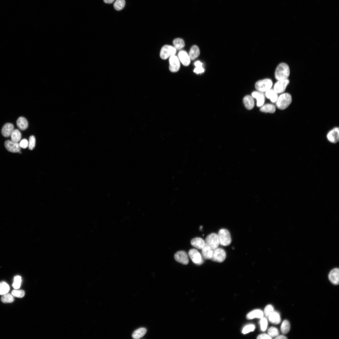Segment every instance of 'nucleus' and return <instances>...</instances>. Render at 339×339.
Masks as SVG:
<instances>
[{
  "label": "nucleus",
  "mask_w": 339,
  "mask_h": 339,
  "mask_svg": "<svg viewBox=\"0 0 339 339\" xmlns=\"http://www.w3.org/2000/svg\"><path fill=\"white\" fill-rule=\"evenodd\" d=\"M169 69L172 72H176L179 69L180 66L179 59L177 57L174 55L169 59Z\"/></svg>",
  "instance_id": "12"
},
{
  "label": "nucleus",
  "mask_w": 339,
  "mask_h": 339,
  "mask_svg": "<svg viewBox=\"0 0 339 339\" xmlns=\"http://www.w3.org/2000/svg\"><path fill=\"white\" fill-rule=\"evenodd\" d=\"M28 142L29 149L30 150L33 149L35 145V139L34 136L32 135L29 137Z\"/></svg>",
  "instance_id": "38"
},
{
  "label": "nucleus",
  "mask_w": 339,
  "mask_h": 339,
  "mask_svg": "<svg viewBox=\"0 0 339 339\" xmlns=\"http://www.w3.org/2000/svg\"><path fill=\"white\" fill-rule=\"evenodd\" d=\"M290 70L289 65L286 63L282 62L277 67L275 72V77L277 80L288 79Z\"/></svg>",
  "instance_id": "1"
},
{
  "label": "nucleus",
  "mask_w": 339,
  "mask_h": 339,
  "mask_svg": "<svg viewBox=\"0 0 339 339\" xmlns=\"http://www.w3.org/2000/svg\"><path fill=\"white\" fill-rule=\"evenodd\" d=\"M205 242L213 250L217 248L219 244L218 234L215 233L209 234L206 237Z\"/></svg>",
  "instance_id": "7"
},
{
  "label": "nucleus",
  "mask_w": 339,
  "mask_h": 339,
  "mask_svg": "<svg viewBox=\"0 0 339 339\" xmlns=\"http://www.w3.org/2000/svg\"><path fill=\"white\" fill-rule=\"evenodd\" d=\"M263 312L262 310L256 309L249 313L246 315V318L248 319H252L255 318H261L263 317Z\"/></svg>",
  "instance_id": "19"
},
{
  "label": "nucleus",
  "mask_w": 339,
  "mask_h": 339,
  "mask_svg": "<svg viewBox=\"0 0 339 339\" xmlns=\"http://www.w3.org/2000/svg\"><path fill=\"white\" fill-rule=\"evenodd\" d=\"M260 321L261 329L262 331H265L267 328V319L264 317L261 318Z\"/></svg>",
  "instance_id": "41"
},
{
  "label": "nucleus",
  "mask_w": 339,
  "mask_h": 339,
  "mask_svg": "<svg viewBox=\"0 0 339 339\" xmlns=\"http://www.w3.org/2000/svg\"><path fill=\"white\" fill-rule=\"evenodd\" d=\"M10 290L8 284L5 282H0V295H3L8 293Z\"/></svg>",
  "instance_id": "31"
},
{
  "label": "nucleus",
  "mask_w": 339,
  "mask_h": 339,
  "mask_svg": "<svg viewBox=\"0 0 339 339\" xmlns=\"http://www.w3.org/2000/svg\"><path fill=\"white\" fill-rule=\"evenodd\" d=\"M16 124L17 126L21 130H24L27 128L28 124L27 120L24 117H19L17 120Z\"/></svg>",
  "instance_id": "26"
},
{
  "label": "nucleus",
  "mask_w": 339,
  "mask_h": 339,
  "mask_svg": "<svg viewBox=\"0 0 339 339\" xmlns=\"http://www.w3.org/2000/svg\"><path fill=\"white\" fill-rule=\"evenodd\" d=\"M265 95L266 97L269 99L273 103L276 102L278 96V94L271 89L265 92Z\"/></svg>",
  "instance_id": "22"
},
{
  "label": "nucleus",
  "mask_w": 339,
  "mask_h": 339,
  "mask_svg": "<svg viewBox=\"0 0 339 339\" xmlns=\"http://www.w3.org/2000/svg\"><path fill=\"white\" fill-rule=\"evenodd\" d=\"M339 270L338 268L332 269L329 272L328 278L333 284L337 285L339 283Z\"/></svg>",
  "instance_id": "14"
},
{
  "label": "nucleus",
  "mask_w": 339,
  "mask_h": 339,
  "mask_svg": "<svg viewBox=\"0 0 339 339\" xmlns=\"http://www.w3.org/2000/svg\"><path fill=\"white\" fill-rule=\"evenodd\" d=\"M274 311V308L272 306L271 304H268L266 306L265 308L264 314L266 316L268 317Z\"/></svg>",
  "instance_id": "39"
},
{
  "label": "nucleus",
  "mask_w": 339,
  "mask_h": 339,
  "mask_svg": "<svg viewBox=\"0 0 339 339\" xmlns=\"http://www.w3.org/2000/svg\"><path fill=\"white\" fill-rule=\"evenodd\" d=\"M19 144L21 148H26L28 146L29 142L27 139H24L21 141Z\"/></svg>",
  "instance_id": "42"
},
{
  "label": "nucleus",
  "mask_w": 339,
  "mask_h": 339,
  "mask_svg": "<svg viewBox=\"0 0 339 339\" xmlns=\"http://www.w3.org/2000/svg\"><path fill=\"white\" fill-rule=\"evenodd\" d=\"M326 138L328 141L332 143H336L339 141V128L336 126L327 133Z\"/></svg>",
  "instance_id": "9"
},
{
  "label": "nucleus",
  "mask_w": 339,
  "mask_h": 339,
  "mask_svg": "<svg viewBox=\"0 0 339 339\" xmlns=\"http://www.w3.org/2000/svg\"><path fill=\"white\" fill-rule=\"evenodd\" d=\"M194 65L196 67L194 70V72L197 74H198L204 72V69L202 67V64L200 61H196L195 62Z\"/></svg>",
  "instance_id": "34"
},
{
  "label": "nucleus",
  "mask_w": 339,
  "mask_h": 339,
  "mask_svg": "<svg viewBox=\"0 0 339 339\" xmlns=\"http://www.w3.org/2000/svg\"><path fill=\"white\" fill-rule=\"evenodd\" d=\"M11 294L13 297L19 298H22L25 294L24 290H13L11 292Z\"/></svg>",
  "instance_id": "37"
},
{
  "label": "nucleus",
  "mask_w": 339,
  "mask_h": 339,
  "mask_svg": "<svg viewBox=\"0 0 339 339\" xmlns=\"http://www.w3.org/2000/svg\"><path fill=\"white\" fill-rule=\"evenodd\" d=\"M272 337L271 336L268 335L266 334H262L259 335L257 337V339H270Z\"/></svg>",
  "instance_id": "43"
},
{
  "label": "nucleus",
  "mask_w": 339,
  "mask_h": 339,
  "mask_svg": "<svg viewBox=\"0 0 339 339\" xmlns=\"http://www.w3.org/2000/svg\"><path fill=\"white\" fill-rule=\"evenodd\" d=\"M125 5V0H116L114 4V7L116 10L120 11L124 8Z\"/></svg>",
  "instance_id": "33"
},
{
  "label": "nucleus",
  "mask_w": 339,
  "mask_h": 339,
  "mask_svg": "<svg viewBox=\"0 0 339 339\" xmlns=\"http://www.w3.org/2000/svg\"><path fill=\"white\" fill-rule=\"evenodd\" d=\"M200 51L198 47L196 45H194L191 47L189 53V56L191 60H193L197 57L199 55Z\"/></svg>",
  "instance_id": "25"
},
{
  "label": "nucleus",
  "mask_w": 339,
  "mask_h": 339,
  "mask_svg": "<svg viewBox=\"0 0 339 339\" xmlns=\"http://www.w3.org/2000/svg\"><path fill=\"white\" fill-rule=\"evenodd\" d=\"M261 107L260 110L262 112L273 113L276 110V107L273 104H266Z\"/></svg>",
  "instance_id": "21"
},
{
  "label": "nucleus",
  "mask_w": 339,
  "mask_h": 339,
  "mask_svg": "<svg viewBox=\"0 0 339 339\" xmlns=\"http://www.w3.org/2000/svg\"><path fill=\"white\" fill-rule=\"evenodd\" d=\"M289 83L288 79L277 80L274 84L273 89L278 94L284 93Z\"/></svg>",
  "instance_id": "8"
},
{
  "label": "nucleus",
  "mask_w": 339,
  "mask_h": 339,
  "mask_svg": "<svg viewBox=\"0 0 339 339\" xmlns=\"http://www.w3.org/2000/svg\"><path fill=\"white\" fill-rule=\"evenodd\" d=\"M273 85L272 80L269 78H265L257 81L255 83L256 89L258 91L265 92L271 89Z\"/></svg>",
  "instance_id": "4"
},
{
  "label": "nucleus",
  "mask_w": 339,
  "mask_h": 339,
  "mask_svg": "<svg viewBox=\"0 0 339 339\" xmlns=\"http://www.w3.org/2000/svg\"><path fill=\"white\" fill-rule=\"evenodd\" d=\"M10 136L12 141L18 143L21 139V135L20 132L18 130L14 129Z\"/></svg>",
  "instance_id": "28"
},
{
  "label": "nucleus",
  "mask_w": 339,
  "mask_h": 339,
  "mask_svg": "<svg viewBox=\"0 0 339 339\" xmlns=\"http://www.w3.org/2000/svg\"><path fill=\"white\" fill-rule=\"evenodd\" d=\"M14 130L13 125L10 123H7L3 127L1 133L4 137H8L10 136Z\"/></svg>",
  "instance_id": "17"
},
{
  "label": "nucleus",
  "mask_w": 339,
  "mask_h": 339,
  "mask_svg": "<svg viewBox=\"0 0 339 339\" xmlns=\"http://www.w3.org/2000/svg\"><path fill=\"white\" fill-rule=\"evenodd\" d=\"M252 96L256 98L257 100V106L260 107L263 105L265 101V97L263 93L259 91H255L251 94Z\"/></svg>",
  "instance_id": "15"
},
{
  "label": "nucleus",
  "mask_w": 339,
  "mask_h": 339,
  "mask_svg": "<svg viewBox=\"0 0 339 339\" xmlns=\"http://www.w3.org/2000/svg\"><path fill=\"white\" fill-rule=\"evenodd\" d=\"M268 333L271 337H276L279 335V332L277 328L274 327H271L268 330Z\"/></svg>",
  "instance_id": "36"
},
{
  "label": "nucleus",
  "mask_w": 339,
  "mask_h": 339,
  "mask_svg": "<svg viewBox=\"0 0 339 339\" xmlns=\"http://www.w3.org/2000/svg\"><path fill=\"white\" fill-rule=\"evenodd\" d=\"M243 102L245 106L248 110H251L254 106L255 103L253 97L250 95L244 97Z\"/></svg>",
  "instance_id": "18"
},
{
  "label": "nucleus",
  "mask_w": 339,
  "mask_h": 339,
  "mask_svg": "<svg viewBox=\"0 0 339 339\" xmlns=\"http://www.w3.org/2000/svg\"><path fill=\"white\" fill-rule=\"evenodd\" d=\"M275 338V339H287V338L285 336H284L282 335H280L277 336Z\"/></svg>",
  "instance_id": "44"
},
{
  "label": "nucleus",
  "mask_w": 339,
  "mask_h": 339,
  "mask_svg": "<svg viewBox=\"0 0 339 339\" xmlns=\"http://www.w3.org/2000/svg\"><path fill=\"white\" fill-rule=\"evenodd\" d=\"M290 326L289 322L287 320H284L282 322L281 326V330L283 334L287 333L290 330Z\"/></svg>",
  "instance_id": "30"
},
{
  "label": "nucleus",
  "mask_w": 339,
  "mask_h": 339,
  "mask_svg": "<svg viewBox=\"0 0 339 339\" xmlns=\"http://www.w3.org/2000/svg\"><path fill=\"white\" fill-rule=\"evenodd\" d=\"M292 98L291 94L288 93H283L278 96L276 102V106L281 110L287 108L291 104Z\"/></svg>",
  "instance_id": "2"
},
{
  "label": "nucleus",
  "mask_w": 339,
  "mask_h": 339,
  "mask_svg": "<svg viewBox=\"0 0 339 339\" xmlns=\"http://www.w3.org/2000/svg\"><path fill=\"white\" fill-rule=\"evenodd\" d=\"M226 257V253L222 248H217L213 250V254L211 259L219 262L223 261Z\"/></svg>",
  "instance_id": "6"
},
{
  "label": "nucleus",
  "mask_w": 339,
  "mask_h": 339,
  "mask_svg": "<svg viewBox=\"0 0 339 339\" xmlns=\"http://www.w3.org/2000/svg\"><path fill=\"white\" fill-rule=\"evenodd\" d=\"M1 300L4 303H11L14 301V298L12 294L7 293L3 295L1 298Z\"/></svg>",
  "instance_id": "32"
},
{
  "label": "nucleus",
  "mask_w": 339,
  "mask_h": 339,
  "mask_svg": "<svg viewBox=\"0 0 339 339\" xmlns=\"http://www.w3.org/2000/svg\"><path fill=\"white\" fill-rule=\"evenodd\" d=\"M269 320L271 323L277 324H279L281 320L279 313L275 311L272 312L268 317Z\"/></svg>",
  "instance_id": "24"
},
{
  "label": "nucleus",
  "mask_w": 339,
  "mask_h": 339,
  "mask_svg": "<svg viewBox=\"0 0 339 339\" xmlns=\"http://www.w3.org/2000/svg\"><path fill=\"white\" fill-rule=\"evenodd\" d=\"M176 50L174 47L165 45L161 48L160 56L163 59L165 60L175 55L176 53Z\"/></svg>",
  "instance_id": "5"
},
{
  "label": "nucleus",
  "mask_w": 339,
  "mask_h": 339,
  "mask_svg": "<svg viewBox=\"0 0 339 339\" xmlns=\"http://www.w3.org/2000/svg\"><path fill=\"white\" fill-rule=\"evenodd\" d=\"M147 332L146 329L143 327L140 328L135 330L132 333L133 338L139 339L143 337Z\"/></svg>",
  "instance_id": "27"
},
{
  "label": "nucleus",
  "mask_w": 339,
  "mask_h": 339,
  "mask_svg": "<svg viewBox=\"0 0 339 339\" xmlns=\"http://www.w3.org/2000/svg\"><path fill=\"white\" fill-rule=\"evenodd\" d=\"M188 255L194 263L200 265L203 263V260L201 255L196 249H191L189 251Z\"/></svg>",
  "instance_id": "10"
},
{
  "label": "nucleus",
  "mask_w": 339,
  "mask_h": 339,
  "mask_svg": "<svg viewBox=\"0 0 339 339\" xmlns=\"http://www.w3.org/2000/svg\"><path fill=\"white\" fill-rule=\"evenodd\" d=\"M255 329V326L253 325H249L245 326L242 330V333L244 334L253 331Z\"/></svg>",
  "instance_id": "40"
},
{
  "label": "nucleus",
  "mask_w": 339,
  "mask_h": 339,
  "mask_svg": "<svg viewBox=\"0 0 339 339\" xmlns=\"http://www.w3.org/2000/svg\"><path fill=\"white\" fill-rule=\"evenodd\" d=\"M175 260L177 262L184 265H187L189 260L187 253L184 251H179L174 255Z\"/></svg>",
  "instance_id": "13"
},
{
  "label": "nucleus",
  "mask_w": 339,
  "mask_h": 339,
  "mask_svg": "<svg viewBox=\"0 0 339 339\" xmlns=\"http://www.w3.org/2000/svg\"><path fill=\"white\" fill-rule=\"evenodd\" d=\"M202 252L203 256L205 259H211L213 254V250L209 246L205 244L202 249Z\"/></svg>",
  "instance_id": "23"
},
{
  "label": "nucleus",
  "mask_w": 339,
  "mask_h": 339,
  "mask_svg": "<svg viewBox=\"0 0 339 339\" xmlns=\"http://www.w3.org/2000/svg\"><path fill=\"white\" fill-rule=\"evenodd\" d=\"M4 146L7 150L11 152L19 153L20 151L21 148L19 146V143L13 142L11 140L6 141L4 143Z\"/></svg>",
  "instance_id": "11"
},
{
  "label": "nucleus",
  "mask_w": 339,
  "mask_h": 339,
  "mask_svg": "<svg viewBox=\"0 0 339 339\" xmlns=\"http://www.w3.org/2000/svg\"><path fill=\"white\" fill-rule=\"evenodd\" d=\"M178 56L180 60L183 65L188 66L190 64L191 59L189 55L186 51L184 50L180 51Z\"/></svg>",
  "instance_id": "16"
},
{
  "label": "nucleus",
  "mask_w": 339,
  "mask_h": 339,
  "mask_svg": "<svg viewBox=\"0 0 339 339\" xmlns=\"http://www.w3.org/2000/svg\"><path fill=\"white\" fill-rule=\"evenodd\" d=\"M191 245L195 248L202 249L206 244L205 241L201 238L196 237L192 239L191 241Z\"/></svg>",
  "instance_id": "20"
},
{
  "label": "nucleus",
  "mask_w": 339,
  "mask_h": 339,
  "mask_svg": "<svg viewBox=\"0 0 339 339\" xmlns=\"http://www.w3.org/2000/svg\"><path fill=\"white\" fill-rule=\"evenodd\" d=\"M173 43L175 48L177 50H180L185 46V44L184 40L181 38H177L174 40Z\"/></svg>",
  "instance_id": "29"
},
{
  "label": "nucleus",
  "mask_w": 339,
  "mask_h": 339,
  "mask_svg": "<svg viewBox=\"0 0 339 339\" xmlns=\"http://www.w3.org/2000/svg\"><path fill=\"white\" fill-rule=\"evenodd\" d=\"M219 244L223 246H228L231 242V235L229 231L227 229H220L218 234Z\"/></svg>",
  "instance_id": "3"
},
{
  "label": "nucleus",
  "mask_w": 339,
  "mask_h": 339,
  "mask_svg": "<svg viewBox=\"0 0 339 339\" xmlns=\"http://www.w3.org/2000/svg\"><path fill=\"white\" fill-rule=\"evenodd\" d=\"M115 0H104V2L108 4L112 3Z\"/></svg>",
  "instance_id": "45"
},
{
  "label": "nucleus",
  "mask_w": 339,
  "mask_h": 339,
  "mask_svg": "<svg viewBox=\"0 0 339 339\" xmlns=\"http://www.w3.org/2000/svg\"><path fill=\"white\" fill-rule=\"evenodd\" d=\"M21 278L19 276H15L14 278V282L12 286L13 288L16 289L19 288L21 286Z\"/></svg>",
  "instance_id": "35"
}]
</instances>
